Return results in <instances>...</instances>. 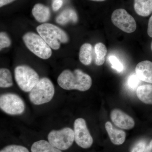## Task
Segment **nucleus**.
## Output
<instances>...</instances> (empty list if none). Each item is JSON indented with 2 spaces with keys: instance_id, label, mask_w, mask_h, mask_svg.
<instances>
[{
  "instance_id": "obj_1",
  "label": "nucleus",
  "mask_w": 152,
  "mask_h": 152,
  "mask_svg": "<svg viewBox=\"0 0 152 152\" xmlns=\"http://www.w3.org/2000/svg\"><path fill=\"white\" fill-rule=\"evenodd\" d=\"M57 82L64 89L77 90L81 91H88L92 84L90 76L79 69L73 72L68 69L63 71L58 77Z\"/></svg>"
},
{
  "instance_id": "obj_2",
  "label": "nucleus",
  "mask_w": 152,
  "mask_h": 152,
  "mask_svg": "<svg viewBox=\"0 0 152 152\" xmlns=\"http://www.w3.org/2000/svg\"><path fill=\"white\" fill-rule=\"evenodd\" d=\"M37 30L39 35L53 50H58L61 44L69 42V36L66 32L52 24H42L38 26Z\"/></svg>"
},
{
  "instance_id": "obj_3",
  "label": "nucleus",
  "mask_w": 152,
  "mask_h": 152,
  "mask_svg": "<svg viewBox=\"0 0 152 152\" xmlns=\"http://www.w3.org/2000/svg\"><path fill=\"white\" fill-rule=\"evenodd\" d=\"M55 88L51 81L46 77L40 79L29 94L30 101L35 105L47 103L54 96Z\"/></svg>"
},
{
  "instance_id": "obj_4",
  "label": "nucleus",
  "mask_w": 152,
  "mask_h": 152,
  "mask_svg": "<svg viewBox=\"0 0 152 152\" xmlns=\"http://www.w3.org/2000/svg\"><path fill=\"white\" fill-rule=\"evenodd\" d=\"M14 73L17 84L25 92H30L40 80L34 69L25 65L17 66Z\"/></svg>"
},
{
  "instance_id": "obj_5",
  "label": "nucleus",
  "mask_w": 152,
  "mask_h": 152,
  "mask_svg": "<svg viewBox=\"0 0 152 152\" xmlns=\"http://www.w3.org/2000/svg\"><path fill=\"white\" fill-rule=\"evenodd\" d=\"M23 39L27 48L37 56L43 59H48L51 56V48L39 35L28 32L24 35Z\"/></svg>"
},
{
  "instance_id": "obj_6",
  "label": "nucleus",
  "mask_w": 152,
  "mask_h": 152,
  "mask_svg": "<svg viewBox=\"0 0 152 152\" xmlns=\"http://www.w3.org/2000/svg\"><path fill=\"white\" fill-rule=\"evenodd\" d=\"M48 142L53 146L61 151L67 150L75 140L74 131L70 128L60 130L51 131L48 135Z\"/></svg>"
},
{
  "instance_id": "obj_7",
  "label": "nucleus",
  "mask_w": 152,
  "mask_h": 152,
  "mask_svg": "<svg viewBox=\"0 0 152 152\" xmlns=\"http://www.w3.org/2000/svg\"><path fill=\"white\" fill-rule=\"evenodd\" d=\"M0 108L6 113L16 115L24 113L25 104L18 95L13 93H7L1 95L0 97Z\"/></svg>"
},
{
  "instance_id": "obj_8",
  "label": "nucleus",
  "mask_w": 152,
  "mask_h": 152,
  "mask_svg": "<svg viewBox=\"0 0 152 152\" xmlns=\"http://www.w3.org/2000/svg\"><path fill=\"white\" fill-rule=\"evenodd\" d=\"M111 20L115 26L126 33L131 34L137 28L135 20L124 9H117L114 11Z\"/></svg>"
},
{
  "instance_id": "obj_9",
  "label": "nucleus",
  "mask_w": 152,
  "mask_h": 152,
  "mask_svg": "<svg viewBox=\"0 0 152 152\" xmlns=\"http://www.w3.org/2000/svg\"><path fill=\"white\" fill-rule=\"evenodd\" d=\"M75 140L76 143L83 148L87 149L91 146L93 139L87 127L86 121L79 118L74 124Z\"/></svg>"
},
{
  "instance_id": "obj_10",
  "label": "nucleus",
  "mask_w": 152,
  "mask_h": 152,
  "mask_svg": "<svg viewBox=\"0 0 152 152\" xmlns=\"http://www.w3.org/2000/svg\"><path fill=\"white\" fill-rule=\"evenodd\" d=\"M110 117L113 123L121 129L129 130L134 126V121L132 118L118 109L113 110Z\"/></svg>"
},
{
  "instance_id": "obj_11",
  "label": "nucleus",
  "mask_w": 152,
  "mask_h": 152,
  "mask_svg": "<svg viewBox=\"0 0 152 152\" xmlns=\"http://www.w3.org/2000/svg\"><path fill=\"white\" fill-rule=\"evenodd\" d=\"M135 72L141 80L152 84V62L144 61L138 63L136 66Z\"/></svg>"
},
{
  "instance_id": "obj_12",
  "label": "nucleus",
  "mask_w": 152,
  "mask_h": 152,
  "mask_svg": "<svg viewBox=\"0 0 152 152\" xmlns=\"http://www.w3.org/2000/svg\"><path fill=\"white\" fill-rule=\"evenodd\" d=\"M105 129L111 141L115 145H121L124 142L126 138V133L124 131L113 127L110 122L105 124Z\"/></svg>"
},
{
  "instance_id": "obj_13",
  "label": "nucleus",
  "mask_w": 152,
  "mask_h": 152,
  "mask_svg": "<svg viewBox=\"0 0 152 152\" xmlns=\"http://www.w3.org/2000/svg\"><path fill=\"white\" fill-rule=\"evenodd\" d=\"M32 13L35 18L39 23L48 21L50 17V11L47 6L42 4H36L32 10Z\"/></svg>"
},
{
  "instance_id": "obj_14",
  "label": "nucleus",
  "mask_w": 152,
  "mask_h": 152,
  "mask_svg": "<svg viewBox=\"0 0 152 152\" xmlns=\"http://www.w3.org/2000/svg\"><path fill=\"white\" fill-rule=\"evenodd\" d=\"M134 9L136 13L147 17L152 13V0H134Z\"/></svg>"
},
{
  "instance_id": "obj_15",
  "label": "nucleus",
  "mask_w": 152,
  "mask_h": 152,
  "mask_svg": "<svg viewBox=\"0 0 152 152\" xmlns=\"http://www.w3.org/2000/svg\"><path fill=\"white\" fill-rule=\"evenodd\" d=\"M77 20V13L75 10L71 8L64 10L56 19L57 23L61 25H66L69 22L76 23Z\"/></svg>"
},
{
  "instance_id": "obj_16",
  "label": "nucleus",
  "mask_w": 152,
  "mask_h": 152,
  "mask_svg": "<svg viewBox=\"0 0 152 152\" xmlns=\"http://www.w3.org/2000/svg\"><path fill=\"white\" fill-rule=\"evenodd\" d=\"M136 93L139 99L144 103L152 104V85L140 86L137 89Z\"/></svg>"
},
{
  "instance_id": "obj_17",
  "label": "nucleus",
  "mask_w": 152,
  "mask_h": 152,
  "mask_svg": "<svg viewBox=\"0 0 152 152\" xmlns=\"http://www.w3.org/2000/svg\"><path fill=\"white\" fill-rule=\"evenodd\" d=\"M31 152H62L45 140L35 142L31 147Z\"/></svg>"
},
{
  "instance_id": "obj_18",
  "label": "nucleus",
  "mask_w": 152,
  "mask_h": 152,
  "mask_svg": "<svg viewBox=\"0 0 152 152\" xmlns=\"http://www.w3.org/2000/svg\"><path fill=\"white\" fill-rule=\"evenodd\" d=\"M92 46L89 43H85L81 47L79 53V60L85 65L91 64L92 61Z\"/></svg>"
},
{
  "instance_id": "obj_19",
  "label": "nucleus",
  "mask_w": 152,
  "mask_h": 152,
  "mask_svg": "<svg viewBox=\"0 0 152 152\" xmlns=\"http://www.w3.org/2000/svg\"><path fill=\"white\" fill-rule=\"evenodd\" d=\"M95 53V64L96 65H102L105 62V56L107 53V49L104 45L102 43H98L94 47Z\"/></svg>"
},
{
  "instance_id": "obj_20",
  "label": "nucleus",
  "mask_w": 152,
  "mask_h": 152,
  "mask_svg": "<svg viewBox=\"0 0 152 152\" xmlns=\"http://www.w3.org/2000/svg\"><path fill=\"white\" fill-rule=\"evenodd\" d=\"M13 85V83L10 71L6 68H1L0 69V87L10 88Z\"/></svg>"
},
{
  "instance_id": "obj_21",
  "label": "nucleus",
  "mask_w": 152,
  "mask_h": 152,
  "mask_svg": "<svg viewBox=\"0 0 152 152\" xmlns=\"http://www.w3.org/2000/svg\"><path fill=\"white\" fill-rule=\"evenodd\" d=\"M0 152H29L26 147L18 145H12L7 146Z\"/></svg>"
},
{
  "instance_id": "obj_22",
  "label": "nucleus",
  "mask_w": 152,
  "mask_h": 152,
  "mask_svg": "<svg viewBox=\"0 0 152 152\" xmlns=\"http://www.w3.org/2000/svg\"><path fill=\"white\" fill-rule=\"evenodd\" d=\"M109 61L112 65V67L118 72H123L124 70V65L116 57L111 56L109 57Z\"/></svg>"
},
{
  "instance_id": "obj_23",
  "label": "nucleus",
  "mask_w": 152,
  "mask_h": 152,
  "mask_svg": "<svg viewBox=\"0 0 152 152\" xmlns=\"http://www.w3.org/2000/svg\"><path fill=\"white\" fill-rule=\"evenodd\" d=\"M11 41L7 34L4 32L0 33V49L8 48L10 46Z\"/></svg>"
},
{
  "instance_id": "obj_24",
  "label": "nucleus",
  "mask_w": 152,
  "mask_h": 152,
  "mask_svg": "<svg viewBox=\"0 0 152 152\" xmlns=\"http://www.w3.org/2000/svg\"><path fill=\"white\" fill-rule=\"evenodd\" d=\"M141 80L136 74H133L129 77L128 79V87L132 89H135L140 83Z\"/></svg>"
},
{
  "instance_id": "obj_25",
  "label": "nucleus",
  "mask_w": 152,
  "mask_h": 152,
  "mask_svg": "<svg viewBox=\"0 0 152 152\" xmlns=\"http://www.w3.org/2000/svg\"><path fill=\"white\" fill-rule=\"evenodd\" d=\"M146 147V142L144 140H140L135 144L131 152H144Z\"/></svg>"
},
{
  "instance_id": "obj_26",
  "label": "nucleus",
  "mask_w": 152,
  "mask_h": 152,
  "mask_svg": "<svg viewBox=\"0 0 152 152\" xmlns=\"http://www.w3.org/2000/svg\"><path fill=\"white\" fill-rule=\"evenodd\" d=\"M63 4L62 0H54L53 4H52V8H53V11L58 10L61 7Z\"/></svg>"
},
{
  "instance_id": "obj_27",
  "label": "nucleus",
  "mask_w": 152,
  "mask_h": 152,
  "mask_svg": "<svg viewBox=\"0 0 152 152\" xmlns=\"http://www.w3.org/2000/svg\"><path fill=\"white\" fill-rule=\"evenodd\" d=\"M147 32L148 36L152 38V15L150 17L148 23Z\"/></svg>"
},
{
  "instance_id": "obj_28",
  "label": "nucleus",
  "mask_w": 152,
  "mask_h": 152,
  "mask_svg": "<svg viewBox=\"0 0 152 152\" xmlns=\"http://www.w3.org/2000/svg\"><path fill=\"white\" fill-rule=\"evenodd\" d=\"M15 1V0H0V7H1L3 6L8 4Z\"/></svg>"
},
{
  "instance_id": "obj_29",
  "label": "nucleus",
  "mask_w": 152,
  "mask_h": 152,
  "mask_svg": "<svg viewBox=\"0 0 152 152\" xmlns=\"http://www.w3.org/2000/svg\"><path fill=\"white\" fill-rule=\"evenodd\" d=\"M144 152H152V140L146 146Z\"/></svg>"
},
{
  "instance_id": "obj_30",
  "label": "nucleus",
  "mask_w": 152,
  "mask_h": 152,
  "mask_svg": "<svg viewBox=\"0 0 152 152\" xmlns=\"http://www.w3.org/2000/svg\"><path fill=\"white\" fill-rule=\"evenodd\" d=\"M91 1H104L106 0H91Z\"/></svg>"
},
{
  "instance_id": "obj_31",
  "label": "nucleus",
  "mask_w": 152,
  "mask_h": 152,
  "mask_svg": "<svg viewBox=\"0 0 152 152\" xmlns=\"http://www.w3.org/2000/svg\"><path fill=\"white\" fill-rule=\"evenodd\" d=\"M151 50H152V42H151Z\"/></svg>"
}]
</instances>
